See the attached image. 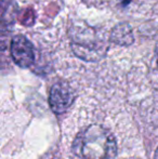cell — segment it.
Instances as JSON below:
<instances>
[{"mask_svg": "<svg viewBox=\"0 0 158 159\" xmlns=\"http://www.w3.org/2000/svg\"><path fill=\"white\" fill-rule=\"evenodd\" d=\"M72 151L78 159H113L117 154V142L110 130L93 124L78 132Z\"/></svg>", "mask_w": 158, "mask_h": 159, "instance_id": "1", "label": "cell"}, {"mask_svg": "<svg viewBox=\"0 0 158 159\" xmlns=\"http://www.w3.org/2000/svg\"><path fill=\"white\" fill-rule=\"evenodd\" d=\"M155 159H158V147H157L156 152H155Z\"/></svg>", "mask_w": 158, "mask_h": 159, "instance_id": "6", "label": "cell"}, {"mask_svg": "<svg viewBox=\"0 0 158 159\" xmlns=\"http://www.w3.org/2000/svg\"><path fill=\"white\" fill-rule=\"evenodd\" d=\"M68 35L73 52L87 62H97L103 59L108 50V44L97 30L84 22L72 24Z\"/></svg>", "mask_w": 158, "mask_h": 159, "instance_id": "2", "label": "cell"}, {"mask_svg": "<svg viewBox=\"0 0 158 159\" xmlns=\"http://www.w3.org/2000/svg\"><path fill=\"white\" fill-rule=\"evenodd\" d=\"M157 63H158V52H157Z\"/></svg>", "mask_w": 158, "mask_h": 159, "instance_id": "7", "label": "cell"}, {"mask_svg": "<svg viewBox=\"0 0 158 159\" xmlns=\"http://www.w3.org/2000/svg\"><path fill=\"white\" fill-rule=\"evenodd\" d=\"M75 91L66 81H57L51 87L49 93V104L56 115L64 114L74 103Z\"/></svg>", "mask_w": 158, "mask_h": 159, "instance_id": "3", "label": "cell"}, {"mask_svg": "<svg viewBox=\"0 0 158 159\" xmlns=\"http://www.w3.org/2000/svg\"><path fill=\"white\" fill-rule=\"evenodd\" d=\"M110 40L117 46L128 47L133 43L134 36L132 28L128 23H119L113 28L110 35Z\"/></svg>", "mask_w": 158, "mask_h": 159, "instance_id": "5", "label": "cell"}, {"mask_svg": "<svg viewBox=\"0 0 158 159\" xmlns=\"http://www.w3.org/2000/svg\"><path fill=\"white\" fill-rule=\"evenodd\" d=\"M10 53L13 61L22 68H28L35 62V48L33 43L23 35H16L12 38Z\"/></svg>", "mask_w": 158, "mask_h": 159, "instance_id": "4", "label": "cell"}]
</instances>
